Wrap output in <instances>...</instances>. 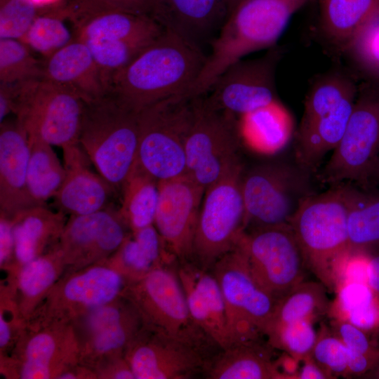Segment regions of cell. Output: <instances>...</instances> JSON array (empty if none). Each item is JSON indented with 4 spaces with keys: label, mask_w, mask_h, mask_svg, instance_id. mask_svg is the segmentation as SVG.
I'll return each instance as SVG.
<instances>
[{
    "label": "cell",
    "mask_w": 379,
    "mask_h": 379,
    "mask_svg": "<svg viewBox=\"0 0 379 379\" xmlns=\"http://www.w3.org/2000/svg\"><path fill=\"white\" fill-rule=\"evenodd\" d=\"M206 56L176 33L161 34L112 79L110 91L140 112L167 98L187 93Z\"/></svg>",
    "instance_id": "1"
},
{
    "label": "cell",
    "mask_w": 379,
    "mask_h": 379,
    "mask_svg": "<svg viewBox=\"0 0 379 379\" xmlns=\"http://www.w3.org/2000/svg\"><path fill=\"white\" fill-rule=\"evenodd\" d=\"M354 190L342 183L314 192L302 201L290 222L306 267L330 291L339 287L350 252L347 220Z\"/></svg>",
    "instance_id": "2"
},
{
    "label": "cell",
    "mask_w": 379,
    "mask_h": 379,
    "mask_svg": "<svg viewBox=\"0 0 379 379\" xmlns=\"http://www.w3.org/2000/svg\"><path fill=\"white\" fill-rule=\"evenodd\" d=\"M308 1L241 0L211 43V53L188 93L206 95L232 64L253 52L275 46L293 15Z\"/></svg>",
    "instance_id": "3"
},
{
    "label": "cell",
    "mask_w": 379,
    "mask_h": 379,
    "mask_svg": "<svg viewBox=\"0 0 379 379\" xmlns=\"http://www.w3.org/2000/svg\"><path fill=\"white\" fill-rule=\"evenodd\" d=\"M139 117L140 112L112 91L85 102L79 144L117 192L136 164Z\"/></svg>",
    "instance_id": "4"
},
{
    "label": "cell",
    "mask_w": 379,
    "mask_h": 379,
    "mask_svg": "<svg viewBox=\"0 0 379 379\" xmlns=\"http://www.w3.org/2000/svg\"><path fill=\"white\" fill-rule=\"evenodd\" d=\"M197 98L175 95L140 112L136 164L158 182L187 174L185 142Z\"/></svg>",
    "instance_id": "5"
},
{
    "label": "cell",
    "mask_w": 379,
    "mask_h": 379,
    "mask_svg": "<svg viewBox=\"0 0 379 379\" xmlns=\"http://www.w3.org/2000/svg\"><path fill=\"white\" fill-rule=\"evenodd\" d=\"M314 175L295 161L267 162L244 171L241 180L244 232L290 225L302 201L316 192Z\"/></svg>",
    "instance_id": "6"
},
{
    "label": "cell",
    "mask_w": 379,
    "mask_h": 379,
    "mask_svg": "<svg viewBox=\"0 0 379 379\" xmlns=\"http://www.w3.org/2000/svg\"><path fill=\"white\" fill-rule=\"evenodd\" d=\"M211 269L225 302L229 347L262 343L279 301L252 277L237 244Z\"/></svg>",
    "instance_id": "7"
},
{
    "label": "cell",
    "mask_w": 379,
    "mask_h": 379,
    "mask_svg": "<svg viewBox=\"0 0 379 379\" xmlns=\"http://www.w3.org/2000/svg\"><path fill=\"white\" fill-rule=\"evenodd\" d=\"M244 167L239 159L203 197L193 245V260L210 269L232 250L244 232L245 210L241 192Z\"/></svg>",
    "instance_id": "8"
},
{
    "label": "cell",
    "mask_w": 379,
    "mask_h": 379,
    "mask_svg": "<svg viewBox=\"0 0 379 379\" xmlns=\"http://www.w3.org/2000/svg\"><path fill=\"white\" fill-rule=\"evenodd\" d=\"M173 264L160 266L128 284L124 295L135 305L145 327L206 350L217 347L193 321Z\"/></svg>",
    "instance_id": "9"
},
{
    "label": "cell",
    "mask_w": 379,
    "mask_h": 379,
    "mask_svg": "<svg viewBox=\"0 0 379 379\" xmlns=\"http://www.w3.org/2000/svg\"><path fill=\"white\" fill-rule=\"evenodd\" d=\"M127 285L126 279L106 260L65 272L27 320L26 327L72 324L122 295Z\"/></svg>",
    "instance_id": "10"
},
{
    "label": "cell",
    "mask_w": 379,
    "mask_h": 379,
    "mask_svg": "<svg viewBox=\"0 0 379 379\" xmlns=\"http://www.w3.org/2000/svg\"><path fill=\"white\" fill-rule=\"evenodd\" d=\"M85 102L74 91L40 78L22 83L13 114L27 133L63 149L79 144Z\"/></svg>",
    "instance_id": "11"
},
{
    "label": "cell",
    "mask_w": 379,
    "mask_h": 379,
    "mask_svg": "<svg viewBox=\"0 0 379 379\" xmlns=\"http://www.w3.org/2000/svg\"><path fill=\"white\" fill-rule=\"evenodd\" d=\"M379 157V94L357 93L344 134L317 175L331 186L354 182L365 188Z\"/></svg>",
    "instance_id": "12"
},
{
    "label": "cell",
    "mask_w": 379,
    "mask_h": 379,
    "mask_svg": "<svg viewBox=\"0 0 379 379\" xmlns=\"http://www.w3.org/2000/svg\"><path fill=\"white\" fill-rule=\"evenodd\" d=\"M237 244L252 277L277 300L303 281L307 267L290 225L245 231Z\"/></svg>",
    "instance_id": "13"
},
{
    "label": "cell",
    "mask_w": 379,
    "mask_h": 379,
    "mask_svg": "<svg viewBox=\"0 0 379 379\" xmlns=\"http://www.w3.org/2000/svg\"><path fill=\"white\" fill-rule=\"evenodd\" d=\"M240 128L234 115L197 98L185 142L187 174L205 190L238 161Z\"/></svg>",
    "instance_id": "14"
},
{
    "label": "cell",
    "mask_w": 379,
    "mask_h": 379,
    "mask_svg": "<svg viewBox=\"0 0 379 379\" xmlns=\"http://www.w3.org/2000/svg\"><path fill=\"white\" fill-rule=\"evenodd\" d=\"M79 363L72 324L25 327L11 352L0 357V373L6 379H58Z\"/></svg>",
    "instance_id": "15"
},
{
    "label": "cell",
    "mask_w": 379,
    "mask_h": 379,
    "mask_svg": "<svg viewBox=\"0 0 379 379\" xmlns=\"http://www.w3.org/2000/svg\"><path fill=\"white\" fill-rule=\"evenodd\" d=\"M79 362L95 371L102 363L124 356L143 327L142 317L124 293L72 323Z\"/></svg>",
    "instance_id": "16"
},
{
    "label": "cell",
    "mask_w": 379,
    "mask_h": 379,
    "mask_svg": "<svg viewBox=\"0 0 379 379\" xmlns=\"http://www.w3.org/2000/svg\"><path fill=\"white\" fill-rule=\"evenodd\" d=\"M281 56L280 48L274 46L260 58L234 62L217 78L209 94L203 95L204 101L241 116L278 102L275 77Z\"/></svg>",
    "instance_id": "17"
},
{
    "label": "cell",
    "mask_w": 379,
    "mask_h": 379,
    "mask_svg": "<svg viewBox=\"0 0 379 379\" xmlns=\"http://www.w3.org/2000/svg\"><path fill=\"white\" fill-rule=\"evenodd\" d=\"M206 351L143 326L124 356L135 379H189L205 372Z\"/></svg>",
    "instance_id": "18"
},
{
    "label": "cell",
    "mask_w": 379,
    "mask_h": 379,
    "mask_svg": "<svg viewBox=\"0 0 379 379\" xmlns=\"http://www.w3.org/2000/svg\"><path fill=\"white\" fill-rule=\"evenodd\" d=\"M131 230L114 206L81 215H70L59 247L65 272L107 260L121 245Z\"/></svg>",
    "instance_id": "19"
},
{
    "label": "cell",
    "mask_w": 379,
    "mask_h": 379,
    "mask_svg": "<svg viewBox=\"0 0 379 379\" xmlns=\"http://www.w3.org/2000/svg\"><path fill=\"white\" fill-rule=\"evenodd\" d=\"M154 225L178 262L193 260V245L205 188L189 175L159 182Z\"/></svg>",
    "instance_id": "20"
},
{
    "label": "cell",
    "mask_w": 379,
    "mask_h": 379,
    "mask_svg": "<svg viewBox=\"0 0 379 379\" xmlns=\"http://www.w3.org/2000/svg\"><path fill=\"white\" fill-rule=\"evenodd\" d=\"M62 149L65 178L54 196L58 211L66 215H81L105 209L117 193L99 173L91 168V161L80 144Z\"/></svg>",
    "instance_id": "21"
},
{
    "label": "cell",
    "mask_w": 379,
    "mask_h": 379,
    "mask_svg": "<svg viewBox=\"0 0 379 379\" xmlns=\"http://www.w3.org/2000/svg\"><path fill=\"white\" fill-rule=\"evenodd\" d=\"M28 135L21 122L5 119L0 123V213L13 218L39 205L28 187Z\"/></svg>",
    "instance_id": "22"
},
{
    "label": "cell",
    "mask_w": 379,
    "mask_h": 379,
    "mask_svg": "<svg viewBox=\"0 0 379 379\" xmlns=\"http://www.w3.org/2000/svg\"><path fill=\"white\" fill-rule=\"evenodd\" d=\"M178 263V275L193 321L220 350L228 347L225 302L215 277L192 261Z\"/></svg>",
    "instance_id": "23"
},
{
    "label": "cell",
    "mask_w": 379,
    "mask_h": 379,
    "mask_svg": "<svg viewBox=\"0 0 379 379\" xmlns=\"http://www.w3.org/2000/svg\"><path fill=\"white\" fill-rule=\"evenodd\" d=\"M230 15L226 0H157L152 18L202 50L217 36Z\"/></svg>",
    "instance_id": "24"
},
{
    "label": "cell",
    "mask_w": 379,
    "mask_h": 379,
    "mask_svg": "<svg viewBox=\"0 0 379 379\" xmlns=\"http://www.w3.org/2000/svg\"><path fill=\"white\" fill-rule=\"evenodd\" d=\"M67 215L46 206H36L12 218L14 257L2 282L11 281L21 267L58 244L68 219Z\"/></svg>",
    "instance_id": "25"
},
{
    "label": "cell",
    "mask_w": 379,
    "mask_h": 379,
    "mask_svg": "<svg viewBox=\"0 0 379 379\" xmlns=\"http://www.w3.org/2000/svg\"><path fill=\"white\" fill-rule=\"evenodd\" d=\"M42 78L74 91L85 102L109 92L90 49L75 38L42 60Z\"/></svg>",
    "instance_id": "26"
},
{
    "label": "cell",
    "mask_w": 379,
    "mask_h": 379,
    "mask_svg": "<svg viewBox=\"0 0 379 379\" xmlns=\"http://www.w3.org/2000/svg\"><path fill=\"white\" fill-rule=\"evenodd\" d=\"M65 271L58 243L21 267L11 281L1 284L9 291L21 317L27 322Z\"/></svg>",
    "instance_id": "27"
},
{
    "label": "cell",
    "mask_w": 379,
    "mask_h": 379,
    "mask_svg": "<svg viewBox=\"0 0 379 379\" xmlns=\"http://www.w3.org/2000/svg\"><path fill=\"white\" fill-rule=\"evenodd\" d=\"M357 93L345 98L331 113L304 127H298L295 138V161L315 174L330 151L337 147L345 131Z\"/></svg>",
    "instance_id": "28"
},
{
    "label": "cell",
    "mask_w": 379,
    "mask_h": 379,
    "mask_svg": "<svg viewBox=\"0 0 379 379\" xmlns=\"http://www.w3.org/2000/svg\"><path fill=\"white\" fill-rule=\"evenodd\" d=\"M175 261L154 225L131 232L106 260L126 279L128 284L138 281L160 266Z\"/></svg>",
    "instance_id": "29"
},
{
    "label": "cell",
    "mask_w": 379,
    "mask_h": 379,
    "mask_svg": "<svg viewBox=\"0 0 379 379\" xmlns=\"http://www.w3.org/2000/svg\"><path fill=\"white\" fill-rule=\"evenodd\" d=\"M268 344L233 345L212 357L205 373L211 379H284Z\"/></svg>",
    "instance_id": "30"
},
{
    "label": "cell",
    "mask_w": 379,
    "mask_h": 379,
    "mask_svg": "<svg viewBox=\"0 0 379 379\" xmlns=\"http://www.w3.org/2000/svg\"><path fill=\"white\" fill-rule=\"evenodd\" d=\"M319 3L323 33L345 51L379 16V0H319Z\"/></svg>",
    "instance_id": "31"
},
{
    "label": "cell",
    "mask_w": 379,
    "mask_h": 379,
    "mask_svg": "<svg viewBox=\"0 0 379 379\" xmlns=\"http://www.w3.org/2000/svg\"><path fill=\"white\" fill-rule=\"evenodd\" d=\"M293 118L279 101L242 116L240 131L255 150L274 153L283 149L291 139Z\"/></svg>",
    "instance_id": "32"
},
{
    "label": "cell",
    "mask_w": 379,
    "mask_h": 379,
    "mask_svg": "<svg viewBox=\"0 0 379 379\" xmlns=\"http://www.w3.org/2000/svg\"><path fill=\"white\" fill-rule=\"evenodd\" d=\"M74 26V38L124 40L160 34L164 27L153 18L125 12H107L85 18Z\"/></svg>",
    "instance_id": "33"
},
{
    "label": "cell",
    "mask_w": 379,
    "mask_h": 379,
    "mask_svg": "<svg viewBox=\"0 0 379 379\" xmlns=\"http://www.w3.org/2000/svg\"><path fill=\"white\" fill-rule=\"evenodd\" d=\"M328 315L351 323L376 340L379 335V293L367 283L345 282L336 290Z\"/></svg>",
    "instance_id": "34"
},
{
    "label": "cell",
    "mask_w": 379,
    "mask_h": 379,
    "mask_svg": "<svg viewBox=\"0 0 379 379\" xmlns=\"http://www.w3.org/2000/svg\"><path fill=\"white\" fill-rule=\"evenodd\" d=\"M29 161L27 182L29 192L40 206L53 198L65 178V169L52 145L35 133H27Z\"/></svg>",
    "instance_id": "35"
},
{
    "label": "cell",
    "mask_w": 379,
    "mask_h": 379,
    "mask_svg": "<svg viewBox=\"0 0 379 379\" xmlns=\"http://www.w3.org/2000/svg\"><path fill=\"white\" fill-rule=\"evenodd\" d=\"M119 212L131 232L154 225L159 182L135 164L122 187Z\"/></svg>",
    "instance_id": "36"
},
{
    "label": "cell",
    "mask_w": 379,
    "mask_h": 379,
    "mask_svg": "<svg viewBox=\"0 0 379 379\" xmlns=\"http://www.w3.org/2000/svg\"><path fill=\"white\" fill-rule=\"evenodd\" d=\"M347 231L351 252L372 255L379 252V193L355 187Z\"/></svg>",
    "instance_id": "37"
},
{
    "label": "cell",
    "mask_w": 379,
    "mask_h": 379,
    "mask_svg": "<svg viewBox=\"0 0 379 379\" xmlns=\"http://www.w3.org/2000/svg\"><path fill=\"white\" fill-rule=\"evenodd\" d=\"M326 289L321 281H302L298 284L278 302L267 332L274 327L298 320L314 322L328 314L331 302Z\"/></svg>",
    "instance_id": "38"
},
{
    "label": "cell",
    "mask_w": 379,
    "mask_h": 379,
    "mask_svg": "<svg viewBox=\"0 0 379 379\" xmlns=\"http://www.w3.org/2000/svg\"><path fill=\"white\" fill-rule=\"evenodd\" d=\"M357 93L354 81L338 72L319 78L305 98L299 127H304L333 112L348 96Z\"/></svg>",
    "instance_id": "39"
},
{
    "label": "cell",
    "mask_w": 379,
    "mask_h": 379,
    "mask_svg": "<svg viewBox=\"0 0 379 379\" xmlns=\"http://www.w3.org/2000/svg\"><path fill=\"white\" fill-rule=\"evenodd\" d=\"M160 34L116 41L91 39L81 41H84L90 49L109 91L114 77L131 62Z\"/></svg>",
    "instance_id": "40"
},
{
    "label": "cell",
    "mask_w": 379,
    "mask_h": 379,
    "mask_svg": "<svg viewBox=\"0 0 379 379\" xmlns=\"http://www.w3.org/2000/svg\"><path fill=\"white\" fill-rule=\"evenodd\" d=\"M65 19L54 5L48 6L41 10L20 40L47 58L74 39V34L65 25Z\"/></svg>",
    "instance_id": "41"
},
{
    "label": "cell",
    "mask_w": 379,
    "mask_h": 379,
    "mask_svg": "<svg viewBox=\"0 0 379 379\" xmlns=\"http://www.w3.org/2000/svg\"><path fill=\"white\" fill-rule=\"evenodd\" d=\"M42 78V61L22 41L0 39V82L16 83Z\"/></svg>",
    "instance_id": "42"
},
{
    "label": "cell",
    "mask_w": 379,
    "mask_h": 379,
    "mask_svg": "<svg viewBox=\"0 0 379 379\" xmlns=\"http://www.w3.org/2000/svg\"><path fill=\"white\" fill-rule=\"evenodd\" d=\"M157 2V0H62L57 4V7L65 19L74 25L85 18L107 12L152 17Z\"/></svg>",
    "instance_id": "43"
},
{
    "label": "cell",
    "mask_w": 379,
    "mask_h": 379,
    "mask_svg": "<svg viewBox=\"0 0 379 379\" xmlns=\"http://www.w3.org/2000/svg\"><path fill=\"white\" fill-rule=\"evenodd\" d=\"M313 321L307 319L295 321L270 329L265 337L267 344L285 351L298 360L310 355L317 339Z\"/></svg>",
    "instance_id": "44"
},
{
    "label": "cell",
    "mask_w": 379,
    "mask_h": 379,
    "mask_svg": "<svg viewBox=\"0 0 379 379\" xmlns=\"http://www.w3.org/2000/svg\"><path fill=\"white\" fill-rule=\"evenodd\" d=\"M41 8L35 0H0V39L20 40Z\"/></svg>",
    "instance_id": "45"
},
{
    "label": "cell",
    "mask_w": 379,
    "mask_h": 379,
    "mask_svg": "<svg viewBox=\"0 0 379 379\" xmlns=\"http://www.w3.org/2000/svg\"><path fill=\"white\" fill-rule=\"evenodd\" d=\"M330 376H347L348 348L335 334L322 325L310 354Z\"/></svg>",
    "instance_id": "46"
},
{
    "label": "cell",
    "mask_w": 379,
    "mask_h": 379,
    "mask_svg": "<svg viewBox=\"0 0 379 379\" xmlns=\"http://www.w3.org/2000/svg\"><path fill=\"white\" fill-rule=\"evenodd\" d=\"M26 326L9 291L0 286V357L7 356Z\"/></svg>",
    "instance_id": "47"
},
{
    "label": "cell",
    "mask_w": 379,
    "mask_h": 379,
    "mask_svg": "<svg viewBox=\"0 0 379 379\" xmlns=\"http://www.w3.org/2000/svg\"><path fill=\"white\" fill-rule=\"evenodd\" d=\"M332 320L335 334L348 349L379 359V347L375 340L348 321Z\"/></svg>",
    "instance_id": "48"
},
{
    "label": "cell",
    "mask_w": 379,
    "mask_h": 379,
    "mask_svg": "<svg viewBox=\"0 0 379 379\" xmlns=\"http://www.w3.org/2000/svg\"><path fill=\"white\" fill-rule=\"evenodd\" d=\"M14 250L12 218L0 213V269L5 274L13 262Z\"/></svg>",
    "instance_id": "49"
},
{
    "label": "cell",
    "mask_w": 379,
    "mask_h": 379,
    "mask_svg": "<svg viewBox=\"0 0 379 379\" xmlns=\"http://www.w3.org/2000/svg\"><path fill=\"white\" fill-rule=\"evenodd\" d=\"M98 379H135L125 356L107 361L95 369Z\"/></svg>",
    "instance_id": "50"
},
{
    "label": "cell",
    "mask_w": 379,
    "mask_h": 379,
    "mask_svg": "<svg viewBox=\"0 0 379 379\" xmlns=\"http://www.w3.org/2000/svg\"><path fill=\"white\" fill-rule=\"evenodd\" d=\"M304 365L297 373L298 379H326L331 376L312 358L310 355L305 357Z\"/></svg>",
    "instance_id": "51"
},
{
    "label": "cell",
    "mask_w": 379,
    "mask_h": 379,
    "mask_svg": "<svg viewBox=\"0 0 379 379\" xmlns=\"http://www.w3.org/2000/svg\"><path fill=\"white\" fill-rule=\"evenodd\" d=\"M58 379H98V378L94 370L79 362L65 371Z\"/></svg>",
    "instance_id": "52"
},
{
    "label": "cell",
    "mask_w": 379,
    "mask_h": 379,
    "mask_svg": "<svg viewBox=\"0 0 379 379\" xmlns=\"http://www.w3.org/2000/svg\"><path fill=\"white\" fill-rule=\"evenodd\" d=\"M368 284L379 293V252L370 255L368 265Z\"/></svg>",
    "instance_id": "53"
},
{
    "label": "cell",
    "mask_w": 379,
    "mask_h": 379,
    "mask_svg": "<svg viewBox=\"0 0 379 379\" xmlns=\"http://www.w3.org/2000/svg\"><path fill=\"white\" fill-rule=\"evenodd\" d=\"M364 378L379 379V361L373 369L366 373Z\"/></svg>",
    "instance_id": "54"
},
{
    "label": "cell",
    "mask_w": 379,
    "mask_h": 379,
    "mask_svg": "<svg viewBox=\"0 0 379 379\" xmlns=\"http://www.w3.org/2000/svg\"><path fill=\"white\" fill-rule=\"evenodd\" d=\"M371 180H374L375 182H377L379 183V157L375 164Z\"/></svg>",
    "instance_id": "55"
},
{
    "label": "cell",
    "mask_w": 379,
    "mask_h": 379,
    "mask_svg": "<svg viewBox=\"0 0 379 379\" xmlns=\"http://www.w3.org/2000/svg\"><path fill=\"white\" fill-rule=\"evenodd\" d=\"M227 4L228 6V8L230 11V14L232 12V11L237 6V5L241 1V0H226Z\"/></svg>",
    "instance_id": "56"
}]
</instances>
